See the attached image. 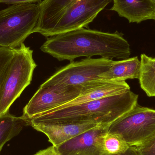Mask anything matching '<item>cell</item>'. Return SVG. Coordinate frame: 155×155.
Listing matches in <instances>:
<instances>
[{
    "label": "cell",
    "mask_w": 155,
    "mask_h": 155,
    "mask_svg": "<svg viewBox=\"0 0 155 155\" xmlns=\"http://www.w3.org/2000/svg\"><path fill=\"white\" fill-rule=\"evenodd\" d=\"M113 61L102 57L87 58L73 62L57 71L41 86L57 88L69 86L82 87L92 81L104 80L99 76L108 70Z\"/></svg>",
    "instance_id": "cell-7"
},
{
    "label": "cell",
    "mask_w": 155,
    "mask_h": 155,
    "mask_svg": "<svg viewBox=\"0 0 155 155\" xmlns=\"http://www.w3.org/2000/svg\"><path fill=\"white\" fill-rule=\"evenodd\" d=\"M34 155H59L56 151L55 147H50L45 149L41 150Z\"/></svg>",
    "instance_id": "cell-20"
},
{
    "label": "cell",
    "mask_w": 155,
    "mask_h": 155,
    "mask_svg": "<svg viewBox=\"0 0 155 155\" xmlns=\"http://www.w3.org/2000/svg\"><path fill=\"white\" fill-rule=\"evenodd\" d=\"M41 0H0V3L17 5L27 3H39Z\"/></svg>",
    "instance_id": "cell-19"
},
{
    "label": "cell",
    "mask_w": 155,
    "mask_h": 155,
    "mask_svg": "<svg viewBox=\"0 0 155 155\" xmlns=\"http://www.w3.org/2000/svg\"><path fill=\"white\" fill-rule=\"evenodd\" d=\"M15 49L0 47V88L3 82Z\"/></svg>",
    "instance_id": "cell-17"
},
{
    "label": "cell",
    "mask_w": 155,
    "mask_h": 155,
    "mask_svg": "<svg viewBox=\"0 0 155 155\" xmlns=\"http://www.w3.org/2000/svg\"><path fill=\"white\" fill-rule=\"evenodd\" d=\"M29 121L22 116L16 117L9 112L0 116V152L4 145L18 135Z\"/></svg>",
    "instance_id": "cell-14"
},
{
    "label": "cell",
    "mask_w": 155,
    "mask_h": 155,
    "mask_svg": "<svg viewBox=\"0 0 155 155\" xmlns=\"http://www.w3.org/2000/svg\"><path fill=\"white\" fill-rule=\"evenodd\" d=\"M111 11L116 12L129 23H139L155 19V3L153 0H113Z\"/></svg>",
    "instance_id": "cell-12"
},
{
    "label": "cell",
    "mask_w": 155,
    "mask_h": 155,
    "mask_svg": "<svg viewBox=\"0 0 155 155\" xmlns=\"http://www.w3.org/2000/svg\"><path fill=\"white\" fill-rule=\"evenodd\" d=\"M108 132L120 136L130 146L142 145L155 137V109L137 103L111 124Z\"/></svg>",
    "instance_id": "cell-6"
},
{
    "label": "cell",
    "mask_w": 155,
    "mask_h": 155,
    "mask_svg": "<svg viewBox=\"0 0 155 155\" xmlns=\"http://www.w3.org/2000/svg\"><path fill=\"white\" fill-rule=\"evenodd\" d=\"M115 155H140L136 147L130 146L125 152L119 154Z\"/></svg>",
    "instance_id": "cell-21"
},
{
    "label": "cell",
    "mask_w": 155,
    "mask_h": 155,
    "mask_svg": "<svg viewBox=\"0 0 155 155\" xmlns=\"http://www.w3.org/2000/svg\"></svg>",
    "instance_id": "cell-23"
},
{
    "label": "cell",
    "mask_w": 155,
    "mask_h": 155,
    "mask_svg": "<svg viewBox=\"0 0 155 155\" xmlns=\"http://www.w3.org/2000/svg\"><path fill=\"white\" fill-rule=\"evenodd\" d=\"M31 126L48 137L53 146L57 147L78 135L100 125L95 124H40Z\"/></svg>",
    "instance_id": "cell-11"
},
{
    "label": "cell",
    "mask_w": 155,
    "mask_h": 155,
    "mask_svg": "<svg viewBox=\"0 0 155 155\" xmlns=\"http://www.w3.org/2000/svg\"><path fill=\"white\" fill-rule=\"evenodd\" d=\"M36 66L30 47L23 43L15 49L0 88V116L9 112L13 103L31 84Z\"/></svg>",
    "instance_id": "cell-5"
},
{
    "label": "cell",
    "mask_w": 155,
    "mask_h": 155,
    "mask_svg": "<svg viewBox=\"0 0 155 155\" xmlns=\"http://www.w3.org/2000/svg\"><path fill=\"white\" fill-rule=\"evenodd\" d=\"M140 69L141 61L137 56L122 61H113L108 70L99 77L106 80L139 79Z\"/></svg>",
    "instance_id": "cell-13"
},
{
    "label": "cell",
    "mask_w": 155,
    "mask_h": 155,
    "mask_svg": "<svg viewBox=\"0 0 155 155\" xmlns=\"http://www.w3.org/2000/svg\"><path fill=\"white\" fill-rule=\"evenodd\" d=\"M113 0H44L35 30L46 37L87 27Z\"/></svg>",
    "instance_id": "cell-3"
},
{
    "label": "cell",
    "mask_w": 155,
    "mask_h": 155,
    "mask_svg": "<svg viewBox=\"0 0 155 155\" xmlns=\"http://www.w3.org/2000/svg\"><path fill=\"white\" fill-rule=\"evenodd\" d=\"M130 90V86L125 81L100 80L92 81L82 86L81 92L76 98L55 109L101 99Z\"/></svg>",
    "instance_id": "cell-10"
},
{
    "label": "cell",
    "mask_w": 155,
    "mask_h": 155,
    "mask_svg": "<svg viewBox=\"0 0 155 155\" xmlns=\"http://www.w3.org/2000/svg\"><path fill=\"white\" fill-rule=\"evenodd\" d=\"M140 61V86L148 97H155V58L143 54Z\"/></svg>",
    "instance_id": "cell-15"
},
{
    "label": "cell",
    "mask_w": 155,
    "mask_h": 155,
    "mask_svg": "<svg viewBox=\"0 0 155 155\" xmlns=\"http://www.w3.org/2000/svg\"><path fill=\"white\" fill-rule=\"evenodd\" d=\"M40 4L13 5L0 11V47L17 49L38 23Z\"/></svg>",
    "instance_id": "cell-4"
},
{
    "label": "cell",
    "mask_w": 155,
    "mask_h": 155,
    "mask_svg": "<svg viewBox=\"0 0 155 155\" xmlns=\"http://www.w3.org/2000/svg\"><path fill=\"white\" fill-rule=\"evenodd\" d=\"M82 86L53 87L40 86L23 109L22 116L29 121L35 117L62 106L78 96Z\"/></svg>",
    "instance_id": "cell-8"
},
{
    "label": "cell",
    "mask_w": 155,
    "mask_h": 155,
    "mask_svg": "<svg viewBox=\"0 0 155 155\" xmlns=\"http://www.w3.org/2000/svg\"><path fill=\"white\" fill-rule=\"evenodd\" d=\"M153 1H154V2H155V0H153Z\"/></svg>",
    "instance_id": "cell-22"
},
{
    "label": "cell",
    "mask_w": 155,
    "mask_h": 155,
    "mask_svg": "<svg viewBox=\"0 0 155 155\" xmlns=\"http://www.w3.org/2000/svg\"><path fill=\"white\" fill-rule=\"evenodd\" d=\"M136 147L140 155H155V137Z\"/></svg>",
    "instance_id": "cell-18"
},
{
    "label": "cell",
    "mask_w": 155,
    "mask_h": 155,
    "mask_svg": "<svg viewBox=\"0 0 155 155\" xmlns=\"http://www.w3.org/2000/svg\"><path fill=\"white\" fill-rule=\"evenodd\" d=\"M110 125H100L55 147L59 155H104L102 142Z\"/></svg>",
    "instance_id": "cell-9"
},
{
    "label": "cell",
    "mask_w": 155,
    "mask_h": 155,
    "mask_svg": "<svg viewBox=\"0 0 155 155\" xmlns=\"http://www.w3.org/2000/svg\"><path fill=\"white\" fill-rule=\"evenodd\" d=\"M138 95L128 90L118 94L56 108L33 117L29 124H95L110 125L137 104Z\"/></svg>",
    "instance_id": "cell-2"
},
{
    "label": "cell",
    "mask_w": 155,
    "mask_h": 155,
    "mask_svg": "<svg viewBox=\"0 0 155 155\" xmlns=\"http://www.w3.org/2000/svg\"><path fill=\"white\" fill-rule=\"evenodd\" d=\"M104 155H115L126 151L130 146L118 135L107 133L102 142Z\"/></svg>",
    "instance_id": "cell-16"
},
{
    "label": "cell",
    "mask_w": 155,
    "mask_h": 155,
    "mask_svg": "<svg viewBox=\"0 0 155 155\" xmlns=\"http://www.w3.org/2000/svg\"><path fill=\"white\" fill-rule=\"evenodd\" d=\"M41 49L60 61L96 55L109 60H125L131 54L130 45L122 33L85 28L51 36Z\"/></svg>",
    "instance_id": "cell-1"
}]
</instances>
